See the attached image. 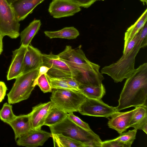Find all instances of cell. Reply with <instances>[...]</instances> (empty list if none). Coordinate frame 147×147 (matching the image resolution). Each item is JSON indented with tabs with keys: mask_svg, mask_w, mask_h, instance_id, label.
<instances>
[{
	"mask_svg": "<svg viewBox=\"0 0 147 147\" xmlns=\"http://www.w3.org/2000/svg\"><path fill=\"white\" fill-rule=\"evenodd\" d=\"M137 130L134 129L129 130L126 132L122 133L119 136L114 140L121 142L126 145L127 147H130L136 139Z\"/></svg>",
	"mask_w": 147,
	"mask_h": 147,
	"instance_id": "cell-28",
	"label": "cell"
},
{
	"mask_svg": "<svg viewBox=\"0 0 147 147\" xmlns=\"http://www.w3.org/2000/svg\"><path fill=\"white\" fill-rule=\"evenodd\" d=\"M146 0L147 1V0Z\"/></svg>",
	"mask_w": 147,
	"mask_h": 147,
	"instance_id": "cell-41",
	"label": "cell"
},
{
	"mask_svg": "<svg viewBox=\"0 0 147 147\" xmlns=\"http://www.w3.org/2000/svg\"><path fill=\"white\" fill-rule=\"evenodd\" d=\"M147 26L142 28L139 39L131 51L126 55L122 56L116 62L103 67L101 73L110 76L115 83L121 82L134 71L135 57L141 48L147 45Z\"/></svg>",
	"mask_w": 147,
	"mask_h": 147,
	"instance_id": "cell-2",
	"label": "cell"
},
{
	"mask_svg": "<svg viewBox=\"0 0 147 147\" xmlns=\"http://www.w3.org/2000/svg\"><path fill=\"white\" fill-rule=\"evenodd\" d=\"M45 0H18L11 5L18 20L25 19L34 8Z\"/></svg>",
	"mask_w": 147,
	"mask_h": 147,
	"instance_id": "cell-17",
	"label": "cell"
},
{
	"mask_svg": "<svg viewBox=\"0 0 147 147\" xmlns=\"http://www.w3.org/2000/svg\"><path fill=\"white\" fill-rule=\"evenodd\" d=\"M135 108L125 112L117 111L112 114L108 123L109 127L120 134L129 127V125Z\"/></svg>",
	"mask_w": 147,
	"mask_h": 147,
	"instance_id": "cell-15",
	"label": "cell"
},
{
	"mask_svg": "<svg viewBox=\"0 0 147 147\" xmlns=\"http://www.w3.org/2000/svg\"><path fill=\"white\" fill-rule=\"evenodd\" d=\"M6 1L10 5H11L14 2L17 1L18 0H6Z\"/></svg>",
	"mask_w": 147,
	"mask_h": 147,
	"instance_id": "cell-38",
	"label": "cell"
},
{
	"mask_svg": "<svg viewBox=\"0 0 147 147\" xmlns=\"http://www.w3.org/2000/svg\"><path fill=\"white\" fill-rule=\"evenodd\" d=\"M50 97L53 107L67 113L78 112L86 97L81 92L63 89H52Z\"/></svg>",
	"mask_w": 147,
	"mask_h": 147,
	"instance_id": "cell-4",
	"label": "cell"
},
{
	"mask_svg": "<svg viewBox=\"0 0 147 147\" xmlns=\"http://www.w3.org/2000/svg\"><path fill=\"white\" fill-rule=\"evenodd\" d=\"M117 111L115 107L109 106L101 99L86 98L78 112L83 115L108 118Z\"/></svg>",
	"mask_w": 147,
	"mask_h": 147,
	"instance_id": "cell-9",
	"label": "cell"
},
{
	"mask_svg": "<svg viewBox=\"0 0 147 147\" xmlns=\"http://www.w3.org/2000/svg\"><path fill=\"white\" fill-rule=\"evenodd\" d=\"M49 69V67L43 65L41 66L39 68V73L37 78L42 74H45L47 73Z\"/></svg>",
	"mask_w": 147,
	"mask_h": 147,
	"instance_id": "cell-36",
	"label": "cell"
},
{
	"mask_svg": "<svg viewBox=\"0 0 147 147\" xmlns=\"http://www.w3.org/2000/svg\"><path fill=\"white\" fill-rule=\"evenodd\" d=\"M3 37L0 34V55L3 51Z\"/></svg>",
	"mask_w": 147,
	"mask_h": 147,
	"instance_id": "cell-37",
	"label": "cell"
},
{
	"mask_svg": "<svg viewBox=\"0 0 147 147\" xmlns=\"http://www.w3.org/2000/svg\"><path fill=\"white\" fill-rule=\"evenodd\" d=\"M141 29H142L128 42L125 50H123V56H125L126 55L134 48L139 39Z\"/></svg>",
	"mask_w": 147,
	"mask_h": 147,
	"instance_id": "cell-31",
	"label": "cell"
},
{
	"mask_svg": "<svg viewBox=\"0 0 147 147\" xmlns=\"http://www.w3.org/2000/svg\"><path fill=\"white\" fill-rule=\"evenodd\" d=\"M13 112L12 106L9 103H5L0 110V119L8 124L16 117Z\"/></svg>",
	"mask_w": 147,
	"mask_h": 147,
	"instance_id": "cell-26",
	"label": "cell"
},
{
	"mask_svg": "<svg viewBox=\"0 0 147 147\" xmlns=\"http://www.w3.org/2000/svg\"><path fill=\"white\" fill-rule=\"evenodd\" d=\"M7 90V88L5 83L3 82L0 81V103L4 99Z\"/></svg>",
	"mask_w": 147,
	"mask_h": 147,
	"instance_id": "cell-35",
	"label": "cell"
},
{
	"mask_svg": "<svg viewBox=\"0 0 147 147\" xmlns=\"http://www.w3.org/2000/svg\"><path fill=\"white\" fill-rule=\"evenodd\" d=\"M78 5L80 7L84 8L90 7L95 1V0H69Z\"/></svg>",
	"mask_w": 147,
	"mask_h": 147,
	"instance_id": "cell-33",
	"label": "cell"
},
{
	"mask_svg": "<svg viewBox=\"0 0 147 147\" xmlns=\"http://www.w3.org/2000/svg\"><path fill=\"white\" fill-rule=\"evenodd\" d=\"M39 69L22 74L16 78L12 88L7 94L8 103L14 104L28 98L36 85Z\"/></svg>",
	"mask_w": 147,
	"mask_h": 147,
	"instance_id": "cell-5",
	"label": "cell"
},
{
	"mask_svg": "<svg viewBox=\"0 0 147 147\" xmlns=\"http://www.w3.org/2000/svg\"><path fill=\"white\" fill-rule=\"evenodd\" d=\"M141 1H142L144 5V3H147V1L146 0H140Z\"/></svg>",
	"mask_w": 147,
	"mask_h": 147,
	"instance_id": "cell-39",
	"label": "cell"
},
{
	"mask_svg": "<svg viewBox=\"0 0 147 147\" xmlns=\"http://www.w3.org/2000/svg\"><path fill=\"white\" fill-rule=\"evenodd\" d=\"M49 127L51 133L62 134L81 142L86 147H101L102 141L98 135L92 131L79 126L67 116L60 122Z\"/></svg>",
	"mask_w": 147,
	"mask_h": 147,
	"instance_id": "cell-3",
	"label": "cell"
},
{
	"mask_svg": "<svg viewBox=\"0 0 147 147\" xmlns=\"http://www.w3.org/2000/svg\"><path fill=\"white\" fill-rule=\"evenodd\" d=\"M42 65L49 68L47 74L50 77L58 79L72 77L70 67L57 55L52 52L48 54H42Z\"/></svg>",
	"mask_w": 147,
	"mask_h": 147,
	"instance_id": "cell-8",
	"label": "cell"
},
{
	"mask_svg": "<svg viewBox=\"0 0 147 147\" xmlns=\"http://www.w3.org/2000/svg\"><path fill=\"white\" fill-rule=\"evenodd\" d=\"M96 1H104V0H95Z\"/></svg>",
	"mask_w": 147,
	"mask_h": 147,
	"instance_id": "cell-40",
	"label": "cell"
},
{
	"mask_svg": "<svg viewBox=\"0 0 147 147\" xmlns=\"http://www.w3.org/2000/svg\"><path fill=\"white\" fill-rule=\"evenodd\" d=\"M147 20V9H146L136 22L128 28L125 32L123 50H125L128 42L144 26Z\"/></svg>",
	"mask_w": 147,
	"mask_h": 147,
	"instance_id": "cell-21",
	"label": "cell"
},
{
	"mask_svg": "<svg viewBox=\"0 0 147 147\" xmlns=\"http://www.w3.org/2000/svg\"><path fill=\"white\" fill-rule=\"evenodd\" d=\"M41 24L40 20H34L21 32L20 35L21 45L27 47L30 45L32 40L38 31Z\"/></svg>",
	"mask_w": 147,
	"mask_h": 147,
	"instance_id": "cell-20",
	"label": "cell"
},
{
	"mask_svg": "<svg viewBox=\"0 0 147 147\" xmlns=\"http://www.w3.org/2000/svg\"><path fill=\"white\" fill-rule=\"evenodd\" d=\"M135 107L129 127H132L137 130H142L147 134V107L140 106Z\"/></svg>",
	"mask_w": 147,
	"mask_h": 147,
	"instance_id": "cell-19",
	"label": "cell"
},
{
	"mask_svg": "<svg viewBox=\"0 0 147 147\" xmlns=\"http://www.w3.org/2000/svg\"><path fill=\"white\" fill-rule=\"evenodd\" d=\"M68 66L71 70L72 77L79 85L97 86L102 84V82L104 78L99 71L100 66L99 65L95 63L91 67L86 68Z\"/></svg>",
	"mask_w": 147,
	"mask_h": 147,
	"instance_id": "cell-7",
	"label": "cell"
},
{
	"mask_svg": "<svg viewBox=\"0 0 147 147\" xmlns=\"http://www.w3.org/2000/svg\"><path fill=\"white\" fill-rule=\"evenodd\" d=\"M52 108L51 101L40 103L32 107V111L29 113L32 129H41Z\"/></svg>",
	"mask_w": 147,
	"mask_h": 147,
	"instance_id": "cell-13",
	"label": "cell"
},
{
	"mask_svg": "<svg viewBox=\"0 0 147 147\" xmlns=\"http://www.w3.org/2000/svg\"><path fill=\"white\" fill-rule=\"evenodd\" d=\"M45 74L52 89H63L80 92L79 90L71 87L62 79L51 78L47 73Z\"/></svg>",
	"mask_w": 147,
	"mask_h": 147,
	"instance_id": "cell-27",
	"label": "cell"
},
{
	"mask_svg": "<svg viewBox=\"0 0 147 147\" xmlns=\"http://www.w3.org/2000/svg\"><path fill=\"white\" fill-rule=\"evenodd\" d=\"M20 24L11 5L0 0V34L16 38L20 35Z\"/></svg>",
	"mask_w": 147,
	"mask_h": 147,
	"instance_id": "cell-6",
	"label": "cell"
},
{
	"mask_svg": "<svg viewBox=\"0 0 147 147\" xmlns=\"http://www.w3.org/2000/svg\"><path fill=\"white\" fill-rule=\"evenodd\" d=\"M57 55L61 60L71 67L86 68L92 67L95 63L86 58L81 49V45L75 49L67 45L64 50Z\"/></svg>",
	"mask_w": 147,
	"mask_h": 147,
	"instance_id": "cell-10",
	"label": "cell"
},
{
	"mask_svg": "<svg viewBox=\"0 0 147 147\" xmlns=\"http://www.w3.org/2000/svg\"><path fill=\"white\" fill-rule=\"evenodd\" d=\"M115 107L117 111L130 107L147 106V63L135 69L126 79Z\"/></svg>",
	"mask_w": 147,
	"mask_h": 147,
	"instance_id": "cell-1",
	"label": "cell"
},
{
	"mask_svg": "<svg viewBox=\"0 0 147 147\" xmlns=\"http://www.w3.org/2000/svg\"><path fill=\"white\" fill-rule=\"evenodd\" d=\"M127 147L124 144L114 140H107L102 142L101 147Z\"/></svg>",
	"mask_w": 147,
	"mask_h": 147,
	"instance_id": "cell-32",
	"label": "cell"
},
{
	"mask_svg": "<svg viewBox=\"0 0 147 147\" xmlns=\"http://www.w3.org/2000/svg\"><path fill=\"white\" fill-rule=\"evenodd\" d=\"M54 146L59 147H86L81 142L61 134H52Z\"/></svg>",
	"mask_w": 147,
	"mask_h": 147,
	"instance_id": "cell-22",
	"label": "cell"
},
{
	"mask_svg": "<svg viewBox=\"0 0 147 147\" xmlns=\"http://www.w3.org/2000/svg\"><path fill=\"white\" fill-rule=\"evenodd\" d=\"M79 89L80 92L87 98L100 99L106 93L105 89L102 84L100 86H93L80 85Z\"/></svg>",
	"mask_w": 147,
	"mask_h": 147,
	"instance_id": "cell-24",
	"label": "cell"
},
{
	"mask_svg": "<svg viewBox=\"0 0 147 147\" xmlns=\"http://www.w3.org/2000/svg\"><path fill=\"white\" fill-rule=\"evenodd\" d=\"M67 117L76 125L87 130L91 131L88 124L82 121L79 117L75 115L73 113H67Z\"/></svg>",
	"mask_w": 147,
	"mask_h": 147,
	"instance_id": "cell-30",
	"label": "cell"
},
{
	"mask_svg": "<svg viewBox=\"0 0 147 147\" xmlns=\"http://www.w3.org/2000/svg\"><path fill=\"white\" fill-rule=\"evenodd\" d=\"M36 85L44 93L51 92L52 90L45 74H42L37 78Z\"/></svg>",
	"mask_w": 147,
	"mask_h": 147,
	"instance_id": "cell-29",
	"label": "cell"
},
{
	"mask_svg": "<svg viewBox=\"0 0 147 147\" xmlns=\"http://www.w3.org/2000/svg\"><path fill=\"white\" fill-rule=\"evenodd\" d=\"M80 7L69 0H53L48 11L53 18H59L73 16L81 10Z\"/></svg>",
	"mask_w": 147,
	"mask_h": 147,
	"instance_id": "cell-11",
	"label": "cell"
},
{
	"mask_svg": "<svg viewBox=\"0 0 147 147\" xmlns=\"http://www.w3.org/2000/svg\"><path fill=\"white\" fill-rule=\"evenodd\" d=\"M67 113L56 108L53 107L45 120L44 125L50 127L62 121L67 116Z\"/></svg>",
	"mask_w": 147,
	"mask_h": 147,
	"instance_id": "cell-25",
	"label": "cell"
},
{
	"mask_svg": "<svg viewBox=\"0 0 147 147\" xmlns=\"http://www.w3.org/2000/svg\"><path fill=\"white\" fill-rule=\"evenodd\" d=\"M71 87L79 90V84L77 81L73 77H66L61 78Z\"/></svg>",
	"mask_w": 147,
	"mask_h": 147,
	"instance_id": "cell-34",
	"label": "cell"
},
{
	"mask_svg": "<svg viewBox=\"0 0 147 147\" xmlns=\"http://www.w3.org/2000/svg\"><path fill=\"white\" fill-rule=\"evenodd\" d=\"M27 47L21 45L19 48L13 51L11 61L7 76V80L16 79L21 74Z\"/></svg>",
	"mask_w": 147,
	"mask_h": 147,
	"instance_id": "cell-16",
	"label": "cell"
},
{
	"mask_svg": "<svg viewBox=\"0 0 147 147\" xmlns=\"http://www.w3.org/2000/svg\"><path fill=\"white\" fill-rule=\"evenodd\" d=\"M45 36L50 39L55 38H65L68 39L76 38L80 34L78 31L74 27L64 28L56 31H45Z\"/></svg>",
	"mask_w": 147,
	"mask_h": 147,
	"instance_id": "cell-23",
	"label": "cell"
},
{
	"mask_svg": "<svg viewBox=\"0 0 147 147\" xmlns=\"http://www.w3.org/2000/svg\"><path fill=\"white\" fill-rule=\"evenodd\" d=\"M51 136V133L41 129H31L19 137L16 141L17 144L19 146L36 147L42 146Z\"/></svg>",
	"mask_w": 147,
	"mask_h": 147,
	"instance_id": "cell-12",
	"label": "cell"
},
{
	"mask_svg": "<svg viewBox=\"0 0 147 147\" xmlns=\"http://www.w3.org/2000/svg\"><path fill=\"white\" fill-rule=\"evenodd\" d=\"M42 63V54L38 49L29 45L24 55L21 74L39 68Z\"/></svg>",
	"mask_w": 147,
	"mask_h": 147,
	"instance_id": "cell-14",
	"label": "cell"
},
{
	"mask_svg": "<svg viewBox=\"0 0 147 147\" xmlns=\"http://www.w3.org/2000/svg\"><path fill=\"white\" fill-rule=\"evenodd\" d=\"M8 124L13 130L16 140L32 129L29 113L16 116L14 119Z\"/></svg>",
	"mask_w": 147,
	"mask_h": 147,
	"instance_id": "cell-18",
	"label": "cell"
}]
</instances>
